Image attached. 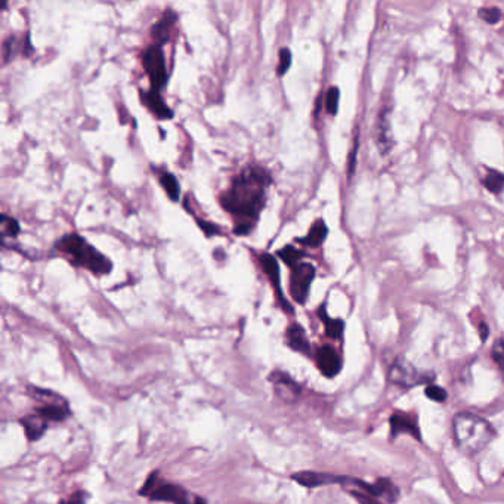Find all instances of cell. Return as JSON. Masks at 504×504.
Returning <instances> with one entry per match:
<instances>
[{
	"instance_id": "17",
	"label": "cell",
	"mask_w": 504,
	"mask_h": 504,
	"mask_svg": "<svg viewBox=\"0 0 504 504\" xmlns=\"http://www.w3.org/2000/svg\"><path fill=\"white\" fill-rule=\"evenodd\" d=\"M20 423L23 425V427L26 429V433H27V438L30 441H36L39 439L45 430H46V426H47V420H45L42 415L39 414H34V415H27L24 417V419L20 420Z\"/></svg>"
},
{
	"instance_id": "3",
	"label": "cell",
	"mask_w": 504,
	"mask_h": 504,
	"mask_svg": "<svg viewBox=\"0 0 504 504\" xmlns=\"http://www.w3.org/2000/svg\"><path fill=\"white\" fill-rule=\"evenodd\" d=\"M58 250L73 259L72 262L74 265L83 267L89 269L92 274L103 275L111 271L110 259L101 254L95 247H92L88 241L77 234H68L65 235L58 245Z\"/></svg>"
},
{
	"instance_id": "4",
	"label": "cell",
	"mask_w": 504,
	"mask_h": 504,
	"mask_svg": "<svg viewBox=\"0 0 504 504\" xmlns=\"http://www.w3.org/2000/svg\"><path fill=\"white\" fill-rule=\"evenodd\" d=\"M141 495H145L155 501H167L173 504H197L198 497L193 501L189 500V494L179 485L163 482L157 474L148 478L145 485L141 488Z\"/></svg>"
},
{
	"instance_id": "11",
	"label": "cell",
	"mask_w": 504,
	"mask_h": 504,
	"mask_svg": "<svg viewBox=\"0 0 504 504\" xmlns=\"http://www.w3.org/2000/svg\"><path fill=\"white\" fill-rule=\"evenodd\" d=\"M317 364L325 377H335L342 369L340 357L332 346H323L321 349H318Z\"/></svg>"
},
{
	"instance_id": "32",
	"label": "cell",
	"mask_w": 504,
	"mask_h": 504,
	"mask_svg": "<svg viewBox=\"0 0 504 504\" xmlns=\"http://www.w3.org/2000/svg\"><path fill=\"white\" fill-rule=\"evenodd\" d=\"M58 504H84V495H83V493H76L68 500H62Z\"/></svg>"
},
{
	"instance_id": "24",
	"label": "cell",
	"mask_w": 504,
	"mask_h": 504,
	"mask_svg": "<svg viewBox=\"0 0 504 504\" xmlns=\"http://www.w3.org/2000/svg\"><path fill=\"white\" fill-rule=\"evenodd\" d=\"M339 99H340V92L337 88H330L325 95V110L335 116L339 108Z\"/></svg>"
},
{
	"instance_id": "15",
	"label": "cell",
	"mask_w": 504,
	"mask_h": 504,
	"mask_svg": "<svg viewBox=\"0 0 504 504\" xmlns=\"http://www.w3.org/2000/svg\"><path fill=\"white\" fill-rule=\"evenodd\" d=\"M177 21V15L172 11H164L162 18L154 24L152 27V38L154 40H157V45L160 46L162 43L167 42L170 38V31L173 28V24Z\"/></svg>"
},
{
	"instance_id": "19",
	"label": "cell",
	"mask_w": 504,
	"mask_h": 504,
	"mask_svg": "<svg viewBox=\"0 0 504 504\" xmlns=\"http://www.w3.org/2000/svg\"><path fill=\"white\" fill-rule=\"evenodd\" d=\"M36 411L39 415L43 417L45 420H52V422H61L68 415V411L65 407H62L60 404H50V403H47L43 407L36 408Z\"/></svg>"
},
{
	"instance_id": "6",
	"label": "cell",
	"mask_w": 504,
	"mask_h": 504,
	"mask_svg": "<svg viewBox=\"0 0 504 504\" xmlns=\"http://www.w3.org/2000/svg\"><path fill=\"white\" fill-rule=\"evenodd\" d=\"M315 278V268L308 262L294 267L290 275V294L298 303L303 305L309 296L310 284Z\"/></svg>"
},
{
	"instance_id": "12",
	"label": "cell",
	"mask_w": 504,
	"mask_h": 504,
	"mask_svg": "<svg viewBox=\"0 0 504 504\" xmlns=\"http://www.w3.org/2000/svg\"><path fill=\"white\" fill-rule=\"evenodd\" d=\"M142 102L147 106V108L154 114L157 116L162 120H169L172 118L173 113L172 110L167 107V103L163 101V98L160 96V92L155 89H150L148 92H142L141 95Z\"/></svg>"
},
{
	"instance_id": "7",
	"label": "cell",
	"mask_w": 504,
	"mask_h": 504,
	"mask_svg": "<svg viewBox=\"0 0 504 504\" xmlns=\"http://www.w3.org/2000/svg\"><path fill=\"white\" fill-rule=\"evenodd\" d=\"M374 142L377 150L380 151L381 155H388L392 148L395 147V139L392 133V125H391V108L383 107L380 110L377 120L374 123Z\"/></svg>"
},
{
	"instance_id": "2",
	"label": "cell",
	"mask_w": 504,
	"mask_h": 504,
	"mask_svg": "<svg viewBox=\"0 0 504 504\" xmlns=\"http://www.w3.org/2000/svg\"><path fill=\"white\" fill-rule=\"evenodd\" d=\"M453 432L457 447L469 456L481 453L494 438L490 423L471 413H461L454 417Z\"/></svg>"
},
{
	"instance_id": "9",
	"label": "cell",
	"mask_w": 504,
	"mask_h": 504,
	"mask_svg": "<svg viewBox=\"0 0 504 504\" xmlns=\"http://www.w3.org/2000/svg\"><path fill=\"white\" fill-rule=\"evenodd\" d=\"M272 386L278 398L284 403H294L301 393V386L289 374L283 371H274L269 376Z\"/></svg>"
},
{
	"instance_id": "20",
	"label": "cell",
	"mask_w": 504,
	"mask_h": 504,
	"mask_svg": "<svg viewBox=\"0 0 504 504\" xmlns=\"http://www.w3.org/2000/svg\"><path fill=\"white\" fill-rule=\"evenodd\" d=\"M320 317L325 325V333L328 337H332V339H340L342 335H343V328H345V323L342 320H333V318H330L327 314H325V310H324V306L320 309Z\"/></svg>"
},
{
	"instance_id": "14",
	"label": "cell",
	"mask_w": 504,
	"mask_h": 504,
	"mask_svg": "<svg viewBox=\"0 0 504 504\" xmlns=\"http://www.w3.org/2000/svg\"><path fill=\"white\" fill-rule=\"evenodd\" d=\"M391 429L393 435H401V433H410L415 439H420L419 427H417L415 422L411 420L407 414L403 413H395L391 417Z\"/></svg>"
},
{
	"instance_id": "27",
	"label": "cell",
	"mask_w": 504,
	"mask_h": 504,
	"mask_svg": "<svg viewBox=\"0 0 504 504\" xmlns=\"http://www.w3.org/2000/svg\"><path fill=\"white\" fill-rule=\"evenodd\" d=\"M290 65H291V52L287 47H283L280 50V64H278V68H276L278 76L286 74Z\"/></svg>"
},
{
	"instance_id": "16",
	"label": "cell",
	"mask_w": 504,
	"mask_h": 504,
	"mask_svg": "<svg viewBox=\"0 0 504 504\" xmlns=\"http://www.w3.org/2000/svg\"><path fill=\"white\" fill-rule=\"evenodd\" d=\"M287 342L289 345L293 347L294 351H298V352H302V354H308L309 349H310V345H309V340L306 337V333H305V330L302 325L299 324H291L289 328H287Z\"/></svg>"
},
{
	"instance_id": "22",
	"label": "cell",
	"mask_w": 504,
	"mask_h": 504,
	"mask_svg": "<svg viewBox=\"0 0 504 504\" xmlns=\"http://www.w3.org/2000/svg\"><path fill=\"white\" fill-rule=\"evenodd\" d=\"M160 184L164 188L166 194L169 196V198L172 201H178L179 200V194H181L179 182L177 181L175 177L172 175V173H167V172L162 173V175H160Z\"/></svg>"
},
{
	"instance_id": "30",
	"label": "cell",
	"mask_w": 504,
	"mask_h": 504,
	"mask_svg": "<svg viewBox=\"0 0 504 504\" xmlns=\"http://www.w3.org/2000/svg\"><path fill=\"white\" fill-rule=\"evenodd\" d=\"M347 491H349V493L352 494V497H354L359 504H381V503H379L377 500H374L371 495H369V494H366V493H362V491H359V490H347Z\"/></svg>"
},
{
	"instance_id": "33",
	"label": "cell",
	"mask_w": 504,
	"mask_h": 504,
	"mask_svg": "<svg viewBox=\"0 0 504 504\" xmlns=\"http://www.w3.org/2000/svg\"><path fill=\"white\" fill-rule=\"evenodd\" d=\"M198 223H200V228H203L207 235H212V234H218L219 233V228L216 227L215 223H206L203 220H200Z\"/></svg>"
},
{
	"instance_id": "18",
	"label": "cell",
	"mask_w": 504,
	"mask_h": 504,
	"mask_svg": "<svg viewBox=\"0 0 504 504\" xmlns=\"http://www.w3.org/2000/svg\"><path fill=\"white\" fill-rule=\"evenodd\" d=\"M327 234H328V228H327L325 222L323 219H318V220H315L314 223H312V227H310L308 235L305 238L299 240V241L305 246L318 247L324 242Z\"/></svg>"
},
{
	"instance_id": "25",
	"label": "cell",
	"mask_w": 504,
	"mask_h": 504,
	"mask_svg": "<svg viewBox=\"0 0 504 504\" xmlns=\"http://www.w3.org/2000/svg\"><path fill=\"white\" fill-rule=\"evenodd\" d=\"M491 357H493L494 362L497 364V367L504 379V340L503 339L495 340V343L493 346V351H491Z\"/></svg>"
},
{
	"instance_id": "13",
	"label": "cell",
	"mask_w": 504,
	"mask_h": 504,
	"mask_svg": "<svg viewBox=\"0 0 504 504\" xmlns=\"http://www.w3.org/2000/svg\"><path fill=\"white\" fill-rule=\"evenodd\" d=\"M293 479L298 483L308 486V488H314V486L327 485V483H340L342 476H335L330 474H318V472H299L293 475Z\"/></svg>"
},
{
	"instance_id": "28",
	"label": "cell",
	"mask_w": 504,
	"mask_h": 504,
	"mask_svg": "<svg viewBox=\"0 0 504 504\" xmlns=\"http://www.w3.org/2000/svg\"><path fill=\"white\" fill-rule=\"evenodd\" d=\"M425 392H426V396L435 403H444L447 399V392L437 385H429Z\"/></svg>"
},
{
	"instance_id": "1",
	"label": "cell",
	"mask_w": 504,
	"mask_h": 504,
	"mask_svg": "<svg viewBox=\"0 0 504 504\" xmlns=\"http://www.w3.org/2000/svg\"><path fill=\"white\" fill-rule=\"evenodd\" d=\"M269 182L271 178L264 169L246 167L220 197L225 211L235 218V234H247L254 227L265 207V189Z\"/></svg>"
},
{
	"instance_id": "26",
	"label": "cell",
	"mask_w": 504,
	"mask_h": 504,
	"mask_svg": "<svg viewBox=\"0 0 504 504\" xmlns=\"http://www.w3.org/2000/svg\"><path fill=\"white\" fill-rule=\"evenodd\" d=\"M478 15L488 24H497L501 20V11L498 8H482L478 11Z\"/></svg>"
},
{
	"instance_id": "8",
	"label": "cell",
	"mask_w": 504,
	"mask_h": 504,
	"mask_svg": "<svg viewBox=\"0 0 504 504\" xmlns=\"http://www.w3.org/2000/svg\"><path fill=\"white\" fill-rule=\"evenodd\" d=\"M389 380L396 386L413 388L426 380L425 374L413 367L408 361L398 359L389 370Z\"/></svg>"
},
{
	"instance_id": "5",
	"label": "cell",
	"mask_w": 504,
	"mask_h": 504,
	"mask_svg": "<svg viewBox=\"0 0 504 504\" xmlns=\"http://www.w3.org/2000/svg\"><path fill=\"white\" fill-rule=\"evenodd\" d=\"M144 68L147 76L151 82V89L160 91L166 84L167 72H166V61L164 54L159 45H152L144 52Z\"/></svg>"
},
{
	"instance_id": "10",
	"label": "cell",
	"mask_w": 504,
	"mask_h": 504,
	"mask_svg": "<svg viewBox=\"0 0 504 504\" xmlns=\"http://www.w3.org/2000/svg\"><path fill=\"white\" fill-rule=\"evenodd\" d=\"M259 264H260V267H262V269L265 271V274L268 275L272 286L275 287L276 294H278V299H280L283 309H286L287 312H291V306L287 303V301L284 299V296L281 294V290H280V267H278L276 259L269 253H264L259 259Z\"/></svg>"
},
{
	"instance_id": "21",
	"label": "cell",
	"mask_w": 504,
	"mask_h": 504,
	"mask_svg": "<svg viewBox=\"0 0 504 504\" xmlns=\"http://www.w3.org/2000/svg\"><path fill=\"white\" fill-rule=\"evenodd\" d=\"M483 185L485 188L493 194H500L504 191V173L497 172V170H488L486 177L483 178Z\"/></svg>"
},
{
	"instance_id": "23",
	"label": "cell",
	"mask_w": 504,
	"mask_h": 504,
	"mask_svg": "<svg viewBox=\"0 0 504 504\" xmlns=\"http://www.w3.org/2000/svg\"><path fill=\"white\" fill-rule=\"evenodd\" d=\"M278 256H280L289 267L294 268V267H298L299 264H302L301 259L303 257V252L294 249L291 246H287V247H284V249H281L280 252H278Z\"/></svg>"
},
{
	"instance_id": "31",
	"label": "cell",
	"mask_w": 504,
	"mask_h": 504,
	"mask_svg": "<svg viewBox=\"0 0 504 504\" xmlns=\"http://www.w3.org/2000/svg\"><path fill=\"white\" fill-rule=\"evenodd\" d=\"M357 152H358V141H357V139H355V144H354V148H352V151H351V154H349V162H347V177H349V179H351V177L354 175V170H355V164H357Z\"/></svg>"
},
{
	"instance_id": "29",
	"label": "cell",
	"mask_w": 504,
	"mask_h": 504,
	"mask_svg": "<svg viewBox=\"0 0 504 504\" xmlns=\"http://www.w3.org/2000/svg\"><path fill=\"white\" fill-rule=\"evenodd\" d=\"M2 227L5 234H8L9 237H15L16 234L20 233V225L15 219L8 218L6 215H2Z\"/></svg>"
},
{
	"instance_id": "34",
	"label": "cell",
	"mask_w": 504,
	"mask_h": 504,
	"mask_svg": "<svg viewBox=\"0 0 504 504\" xmlns=\"http://www.w3.org/2000/svg\"><path fill=\"white\" fill-rule=\"evenodd\" d=\"M481 337L482 340H486V337H488V327L485 324H481Z\"/></svg>"
}]
</instances>
